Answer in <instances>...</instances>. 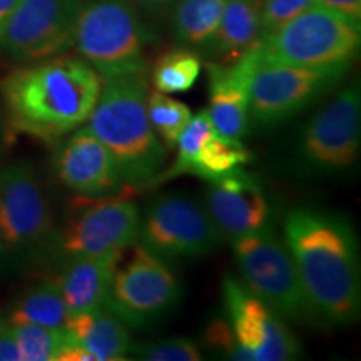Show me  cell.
<instances>
[{"instance_id": "4fadbf2b", "label": "cell", "mask_w": 361, "mask_h": 361, "mask_svg": "<svg viewBox=\"0 0 361 361\" xmlns=\"http://www.w3.org/2000/svg\"><path fill=\"white\" fill-rule=\"evenodd\" d=\"M80 0H20L0 29V45L19 62H39L74 45Z\"/></svg>"}, {"instance_id": "6da1fadb", "label": "cell", "mask_w": 361, "mask_h": 361, "mask_svg": "<svg viewBox=\"0 0 361 361\" xmlns=\"http://www.w3.org/2000/svg\"><path fill=\"white\" fill-rule=\"evenodd\" d=\"M283 241L314 318L331 326L355 323L361 311V271L348 221L318 207H293L284 218Z\"/></svg>"}, {"instance_id": "5bb4252c", "label": "cell", "mask_w": 361, "mask_h": 361, "mask_svg": "<svg viewBox=\"0 0 361 361\" xmlns=\"http://www.w3.org/2000/svg\"><path fill=\"white\" fill-rule=\"evenodd\" d=\"M141 211L135 202L119 197H104L84 207L56 231L49 255L61 263L74 258H92L124 251L137 239Z\"/></svg>"}, {"instance_id": "4dcf8cb0", "label": "cell", "mask_w": 361, "mask_h": 361, "mask_svg": "<svg viewBox=\"0 0 361 361\" xmlns=\"http://www.w3.org/2000/svg\"><path fill=\"white\" fill-rule=\"evenodd\" d=\"M139 11L151 17H162L171 12L176 0H133Z\"/></svg>"}, {"instance_id": "e0dca14e", "label": "cell", "mask_w": 361, "mask_h": 361, "mask_svg": "<svg viewBox=\"0 0 361 361\" xmlns=\"http://www.w3.org/2000/svg\"><path fill=\"white\" fill-rule=\"evenodd\" d=\"M255 66V49L231 64L209 62V116L214 130L228 139L241 141L250 128L247 84Z\"/></svg>"}, {"instance_id": "8992f818", "label": "cell", "mask_w": 361, "mask_h": 361, "mask_svg": "<svg viewBox=\"0 0 361 361\" xmlns=\"http://www.w3.org/2000/svg\"><path fill=\"white\" fill-rule=\"evenodd\" d=\"M360 146L361 89L353 80L305 124L295 149L296 168L311 178L341 176L356 166Z\"/></svg>"}, {"instance_id": "7c38bea8", "label": "cell", "mask_w": 361, "mask_h": 361, "mask_svg": "<svg viewBox=\"0 0 361 361\" xmlns=\"http://www.w3.org/2000/svg\"><path fill=\"white\" fill-rule=\"evenodd\" d=\"M226 322L238 345L239 361H290L301 356L286 322L236 278L223 281Z\"/></svg>"}, {"instance_id": "d6986e66", "label": "cell", "mask_w": 361, "mask_h": 361, "mask_svg": "<svg viewBox=\"0 0 361 361\" xmlns=\"http://www.w3.org/2000/svg\"><path fill=\"white\" fill-rule=\"evenodd\" d=\"M263 37L261 0H226L218 30L207 49L219 64H231Z\"/></svg>"}, {"instance_id": "44dd1931", "label": "cell", "mask_w": 361, "mask_h": 361, "mask_svg": "<svg viewBox=\"0 0 361 361\" xmlns=\"http://www.w3.org/2000/svg\"><path fill=\"white\" fill-rule=\"evenodd\" d=\"M226 0H176L171 8L174 39L184 47H207L218 30Z\"/></svg>"}, {"instance_id": "277c9868", "label": "cell", "mask_w": 361, "mask_h": 361, "mask_svg": "<svg viewBox=\"0 0 361 361\" xmlns=\"http://www.w3.org/2000/svg\"><path fill=\"white\" fill-rule=\"evenodd\" d=\"M361 24L318 4L256 45L263 62L306 69H348L360 51Z\"/></svg>"}, {"instance_id": "30bf717a", "label": "cell", "mask_w": 361, "mask_h": 361, "mask_svg": "<svg viewBox=\"0 0 361 361\" xmlns=\"http://www.w3.org/2000/svg\"><path fill=\"white\" fill-rule=\"evenodd\" d=\"M223 241L206 207L180 192L162 194L149 202L141 213L135 239L164 261L206 256Z\"/></svg>"}, {"instance_id": "d6a6232c", "label": "cell", "mask_w": 361, "mask_h": 361, "mask_svg": "<svg viewBox=\"0 0 361 361\" xmlns=\"http://www.w3.org/2000/svg\"><path fill=\"white\" fill-rule=\"evenodd\" d=\"M6 323H7V319H6V318H4V316H2V313H0V331H2V328H4V326H6Z\"/></svg>"}, {"instance_id": "9c48e42d", "label": "cell", "mask_w": 361, "mask_h": 361, "mask_svg": "<svg viewBox=\"0 0 361 361\" xmlns=\"http://www.w3.org/2000/svg\"><path fill=\"white\" fill-rule=\"evenodd\" d=\"M346 71L269 64L261 61L255 47V66L247 84L250 124L269 129L286 123L319 101Z\"/></svg>"}, {"instance_id": "4316f807", "label": "cell", "mask_w": 361, "mask_h": 361, "mask_svg": "<svg viewBox=\"0 0 361 361\" xmlns=\"http://www.w3.org/2000/svg\"><path fill=\"white\" fill-rule=\"evenodd\" d=\"M137 360L144 361H201L202 353L197 343L188 338H169L133 348Z\"/></svg>"}, {"instance_id": "ffe728a7", "label": "cell", "mask_w": 361, "mask_h": 361, "mask_svg": "<svg viewBox=\"0 0 361 361\" xmlns=\"http://www.w3.org/2000/svg\"><path fill=\"white\" fill-rule=\"evenodd\" d=\"M66 329L97 361L128 360L134 343L128 326L106 308L69 314Z\"/></svg>"}, {"instance_id": "2e32d148", "label": "cell", "mask_w": 361, "mask_h": 361, "mask_svg": "<svg viewBox=\"0 0 361 361\" xmlns=\"http://www.w3.org/2000/svg\"><path fill=\"white\" fill-rule=\"evenodd\" d=\"M204 207L224 241H234L269 226L268 197L258 178L245 168L209 183Z\"/></svg>"}, {"instance_id": "3957f363", "label": "cell", "mask_w": 361, "mask_h": 361, "mask_svg": "<svg viewBox=\"0 0 361 361\" xmlns=\"http://www.w3.org/2000/svg\"><path fill=\"white\" fill-rule=\"evenodd\" d=\"M144 74L104 79L85 126L111 152L124 186L152 188L164 168L166 146L147 119Z\"/></svg>"}, {"instance_id": "f1b7e54d", "label": "cell", "mask_w": 361, "mask_h": 361, "mask_svg": "<svg viewBox=\"0 0 361 361\" xmlns=\"http://www.w3.org/2000/svg\"><path fill=\"white\" fill-rule=\"evenodd\" d=\"M314 2L361 24V0H314Z\"/></svg>"}, {"instance_id": "9a60e30c", "label": "cell", "mask_w": 361, "mask_h": 361, "mask_svg": "<svg viewBox=\"0 0 361 361\" xmlns=\"http://www.w3.org/2000/svg\"><path fill=\"white\" fill-rule=\"evenodd\" d=\"M67 135L54 156L59 180L69 191L89 200L116 196L124 188V180L107 147L85 124Z\"/></svg>"}, {"instance_id": "d4e9b609", "label": "cell", "mask_w": 361, "mask_h": 361, "mask_svg": "<svg viewBox=\"0 0 361 361\" xmlns=\"http://www.w3.org/2000/svg\"><path fill=\"white\" fill-rule=\"evenodd\" d=\"M146 111L151 128L154 129L157 137L168 147H174L178 137L191 119L192 112L184 102L169 97L159 90H147Z\"/></svg>"}, {"instance_id": "7402d4cb", "label": "cell", "mask_w": 361, "mask_h": 361, "mask_svg": "<svg viewBox=\"0 0 361 361\" xmlns=\"http://www.w3.org/2000/svg\"><path fill=\"white\" fill-rule=\"evenodd\" d=\"M69 319L62 293L56 281H45L25 291L8 314V324H40L47 328H66Z\"/></svg>"}, {"instance_id": "603a6c76", "label": "cell", "mask_w": 361, "mask_h": 361, "mask_svg": "<svg viewBox=\"0 0 361 361\" xmlns=\"http://www.w3.org/2000/svg\"><path fill=\"white\" fill-rule=\"evenodd\" d=\"M251 159V152L243 146V141L228 139L214 130L194 157L188 174L196 176L207 183H214L234 171L245 168Z\"/></svg>"}, {"instance_id": "484cf974", "label": "cell", "mask_w": 361, "mask_h": 361, "mask_svg": "<svg viewBox=\"0 0 361 361\" xmlns=\"http://www.w3.org/2000/svg\"><path fill=\"white\" fill-rule=\"evenodd\" d=\"M20 361H56L59 351L69 340L66 328H47L40 324H11Z\"/></svg>"}, {"instance_id": "1f68e13d", "label": "cell", "mask_w": 361, "mask_h": 361, "mask_svg": "<svg viewBox=\"0 0 361 361\" xmlns=\"http://www.w3.org/2000/svg\"><path fill=\"white\" fill-rule=\"evenodd\" d=\"M20 0H0V29L6 24V20L11 17V13L16 11V7L19 6Z\"/></svg>"}, {"instance_id": "cb8c5ba5", "label": "cell", "mask_w": 361, "mask_h": 361, "mask_svg": "<svg viewBox=\"0 0 361 361\" xmlns=\"http://www.w3.org/2000/svg\"><path fill=\"white\" fill-rule=\"evenodd\" d=\"M202 69L200 54L189 47L166 51L152 69V85L162 94L188 92L194 87Z\"/></svg>"}, {"instance_id": "836d02e7", "label": "cell", "mask_w": 361, "mask_h": 361, "mask_svg": "<svg viewBox=\"0 0 361 361\" xmlns=\"http://www.w3.org/2000/svg\"><path fill=\"white\" fill-rule=\"evenodd\" d=\"M0 255H2V246H0Z\"/></svg>"}, {"instance_id": "ac0fdd59", "label": "cell", "mask_w": 361, "mask_h": 361, "mask_svg": "<svg viewBox=\"0 0 361 361\" xmlns=\"http://www.w3.org/2000/svg\"><path fill=\"white\" fill-rule=\"evenodd\" d=\"M124 251L92 258H74L64 261L56 279L64 298L69 314L101 310L106 306L112 278Z\"/></svg>"}, {"instance_id": "5b68a950", "label": "cell", "mask_w": 361, "mask_h": 361, "mask_svg": "<svg viewBox=\"0 0 361 361\" xmlns=\"http://www.w3.org/2000/svg\"><path fill=\"white\" fill-rule=\"evenodd\" d=\"M151 32L133 0H89L75 25L74 47L104 79L146 74Z\"/></svg>"}, {"instance_id": "83f0119b", "label": "cell", "mask_w": 361, "mask_h": 361, "mask_svg": "<svg viewBox=\"0 0 361 361\" xmlns=\"http://www.w3.org/2000/svg\"><path fill=\"white\" fill-rule=\"evenodd\" d=\"M314 0H263L261 2V29L263 37L295 19L306 8L314 6ZM261 37V39H263Z\"/></svg>"}, {"instance_id": "7a4b0ae2", "label": "cell", "mask_w": 361, "mask_h": 361, "mask_svg": "<svg viewBox=\"0 0 361 361\" xmlns=\"http://www.w3.org/2000/svg\"><path fill=\"white\" fill-rule=\"evenodd\" d=\"M101 89L89 62L61 54L11 72L2 96L13 130L54 142L87 123Z\"/></svg>"}, {"instance_id": "f546056e", "label": "cell", "mask_w": 361, "mask_h": 361, "mask_svg": "<svg viewBox=\"0 0 361 361\" xmlns=\"http://www.w3.org/2000/svg\"><path fill=\"white\" fill-rule=\"evenodd\" d=\"M0 361H20L19 346L8 323L0 331Z\"/></svg>"}, {"instance_id": "52a82bcc", "label": "cell", "mask_w": 361, "mask_h": 361, "mask_svg": "<svg viewBox=\"0 0 361 361\" xmlns=\"http://www.w3.org/2000/svg\"><path fill=\"white\" fill-rule=\"evenodd\" d=\"M243 283L284 322L314 318L290 251L271 226L231 241Z\"/></svg>"}, {"instance_id": "ba28073f", "label": "cell", "mask_w": 361, "mask_h": 361, "mask_svg": "<svg viewBox=\"0 0 361 361\" xmlns=\"http://www.w3.org/2000/svg\"><path fill=\"white\" fill-rule=\"evenodd\" d=\"M54 218L32 166L13 162L0 171V246L16 261H32L51 250Z\"/></svg>"}, {"instance_id": "8fae6325", "label": "cell", "mask_w": 361, "mask_h": 361, "mask_svg": "<svg viewBox=\"0 0 361 361\" xmlns=\"http://www.w3.org/2000/svg\"><path fill=\"white\" fill-rule=\"evenodd\" d=\"M180 300V283L169 264L134 246L128 264H117L106 308L126 326L141 329L168 314Z\"/></svg>"}]
</instances>
